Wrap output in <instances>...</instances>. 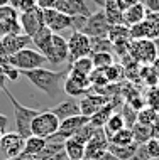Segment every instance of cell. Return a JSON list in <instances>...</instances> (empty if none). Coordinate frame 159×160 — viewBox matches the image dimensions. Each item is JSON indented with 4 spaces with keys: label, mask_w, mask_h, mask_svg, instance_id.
<instances>
[{
    "label": "cell",
    "mask_w": 159,
    "mask_h": 160,
    "mask_svg": "<svg viewBox=\"0 0 159 160\" xmlns=\"http://www.w3.org/2000/svg\"><path fill=\"white\" fill-rule=\"evenodd\" d=\"M5 83H7V78H5V74H3V69H2V66H0V89H3V88H5Z\"/></svg>",
    "instance_id": "47"
},
{
    "label": "cell",
    "mask_w": 159,
    "mask_h": 160,
    "mask_svg": "<svg viewBox=\"0 0 159 160\" xmlns=\"http://www.w3.org/2000/svg\"><path fill=\"white\" fill-rule=\"evenodd\" d=\"M66 42H68V64L80 58L92 56V41L83 32L73 31L71 36L66 39Z\"/></svg>",
    "instance_id": "6"
},
{
    "label": "cell",
    "mask_w": 159,
    "mask_h": 160,
    "mask_svg": "<svg viewBox=\"0 0 159 160\" xmlns=\"http://www.w3.org/2000/svg\"><path fill=\"white\" fill-rule=\"evenodd\" d=\"M24 138L15 132L3 133L0 140V160H14L22 153Z\"/></svg>",
    "instance_id": "9"
},
{
    "label": "cell",
    "mask_w": 159,
    "mask_h": 160,
    "mask_svg": "<svg viewBox=\"0 0 159 160\" xmlns=\"http://www.w3.org/2000/svg\"><path fill=\"white\" fill-rule=\"evenodd\" d=\"M107 39H109L112 44H115V42H119V41H127V39H130V36H129V27L124 25V24L110 25Z\"/></svg>",
    "instance_id": "29"
},
{
    "label": "cell",
    "mask_w": 159,
    "mask_h": 160,
    "mask_svg": "<svg viewBox=\"0 0 159 160\" xmlns=\"http://www.w3.org/2000/svg\"><path fill=\"white\" fill-rule=\"evenodd\" d=\"M92 41V54L93 52H112V42L107 37H93Z\"/></svg>",
    "instance_id": "35"
},
{
    "label": "cell",
    "mask_w": 159,
    "mask_h": 160,
    "mask_svg": "<svg viewBox=\"0 0 159 160\" xmlns=\"http://www.w3.org/2000/svg\"><path fill=\"white\" fill-rule=\"evenodd\" d=\"M97 132V128L93 127V125H90V122L85 125V127H81L78 132L75 133L71 138H75V140H78V142H81V143H87V142L90 140V138L93 137V133Z\"/></svg>",
    "instance_id": "36"
},
{
    "label": "cell",
    "mask_w": 159,
    "mask_h": 160,
    "mask_svg": "<svg viewBox=\"0 0 159 160\" xmlns=\"http://www.w3.org/2000/svg\"><path fill=\"white\" fill-rule=\"evenodd\" d=\"M70 68V66H68ZM92 89V83H90V78L85 74H78V72L68 71V76L64 79L63 84V91L66 96L70 98H81L85 94L90 93Z\"/></svg>",
    "instance_id": "7"
},
{
    "label": "cell",
    "mask_w": 159,
    "mask_h": 160,
    "mask_svg": "<svg viewBox=\"0 0 159 160\" xmlns=\"http://www.w3.org/2000/svg\"><path fill=\"white\" fill-rule=\"evenodd\" d=\"M51 111L58 116L59 122H63V120H66V118H71V116L81 115L78 98H70V96L66 99H63V101H59L54 108H51Z\"/></svg>",
    "instance_id": "17"
},
{
    "label": "cell",
    "mask_w": 159,
    "mask_h": 160,
    "mask_svg": "<svg viewBox=\"0 0 159 160\" xmlns=\"http://www.w3.org/2000/svg\"><path fill=\"white\" fill-rule=\"evenodd\" d=\"M8 5V0H0V7H5Z\"/></svg>",
    "instance_id": "52"
},
{
    "label": "cell",
    "mask_w": 159,
    "mask_h": 160,
    "mask_svg": "<svg viewBox=\"0 0 159 160\" xmlns=\"http://www.w3.org/2000/svg\"><path fill=\"white\" fill-rule=\"evenodd\" d=\"M139 2L146 7L147 12H156V14H159V0H139Z\"/></svg>",
    "instance_id": "40"
},
{
    "label": "cell",
    "mask_w": 159,
    "mask_h": 160,
    "mask_svg": "<svg viewBox=\"0 0 159 160\" xmlns=\"http://www.w3.org/2000/svg\"><path fill=\"white\" fill-rule=\"evenodd\" d=\"M154 42H156V47H157V58H159V39H156Z\"/></svg>",
    "instance_id": "53"
},
{
    "label": "cell",
    "mask_w": 159,
    "mask_h": 160,
    "mask_svg": "<svg viewBox=\"0 0 159 160\" xmlns=\"http://www.w3.org/2000/svg\"><path fill=\"white\" fill-rule=\"evenodd\" d=\"M20 2H22V0H8V5L14 7L15 10H17V8H19V5H20Z\"/></svg>",
    "instance_id": "50"
},
{
    "label": "cell",
    "mask_w": 159,
    "mask_h": 160,
    "mask_svg": "<svg viewBox=\"0 0 159 160\" xmlns=\"http://www.w3.org/2000/svg\"><path fill=\"white\" fill-rule=\"evenodd\" d=\"M157 115L159 113H156L152 108L146 106V108H142V110L137 111V123L146 125V127H152L154 122H156V118H157Z\"/></svg>",
    "instance_id": "31"
},
{
    "label": "cell",
    "mask_w": 159,
    "mask_h": 160,
    "mask_svg": "<svg viewBox=\"0 0 159 160\" xmlns=\"http://www.w3.org/2000/svg\"><path fill=\"white\" fill-rule=\"evenodd\" d=\"M32 44L36 46V49L46 58L48 61V56L51 54V47H53V32L48 27H42L36 36L32 37Z\"/></svg>",
    "instance_id": "18"
},
{
    "label": "cell",
    "mask_w": 159,
    "mask_h": 160,
    "mask_svg": "<svg viewBox=\"0 0 159 160\" xmlns=\"http://www.w3.org/2000/svg\"><path fill=\"white\" fill-rule=\"evenodd\" d=\"M54 8L70 17H88L95 12L87 0H58Z\"/></svg>",
    "instance_id": "14"
},
{
    "label": "cell",
    "mask_w": 159,
    "mask_h": 160,
    "mask_svg": "<svg viewBox=\"0 0 159 160\" xmlns=\"http://www.w3.org/2000/svg\"><path fill=\"white\" fill-rule=\"evenodd\" d=\"M68 71H70V68L63 69V71H53V69H46V68H37V69H32V71H24L20 74L24 78H27L46 96H49L51 99H56L58 96L64 94L63 84H64V79L68 76Z\"/></svg>",
    "instance_id": "1"
},
{
    "label": "cell",
    "mask_w": 159,
    "mask_h": 160,
    "mask_svg": "<svg viewBox=\"0 0 159 160\" xmlns=\"http://www.w3.org/2000/svg\"><path fill=\"white\" fill-rule=\"evenodd\" d=\"M109 29H110V24H109V20H107V17L103 14V8H97L92 15L87 17L81 32H83L85 36H88L90 39H93V37H107Z\"/></svg>",
    "instance_id": "8"
},
{
    "label": "cell",
    "mask_w": 159,
    "mask_h": 160,
    "mask_svg": "<svg viewBox=\"0 0 159 160\" xmlns=\"http://www.w3.org/2000/svg\"><path fill=\"white\" fill-rule=\"evenodd\" d=\"M146 106L152 108L156 113H159V86L156 88H146V93L142 94Z\"/></svg>",
    "instance_id": "32"
},
{
    "label": "cell",
    "mask_w": 159,
    "mask_h": 160,
    "mask_svg": "<svg viewBox=\"0 0 159 160\" xmlns=\"http://www.w3.org/2000/svg\"><path fill=\"white\" fill-rule=\"evenodd\" d=\"M90 58H92V62H93V68L95 69H105L115 62L112 52H93Z\"/></svg>",
    "instance_id": "30"
},
{
    "label": "cell",
    "mask_w": 159,
    "mask_h": 160,
    "mask_svg": "<svg viewBox=\"0 0 159 160\" xmlns=\"http://www.w3.org/2000/svg\"><path fill=\"white\" fill-rule=\"evenodd\" d=\"M7 127H8V118H7L5 115H2V113H0V130H2L3 133H5Z\"/></svg>",
    "instance_id": "44"
},
{
    "label": "cell",
    "mask_w": 159,
    "mask_h": 160,
    "mask_svg": "<svg viewBox=\"0 0 159 160\" xmlns=\"http://www.w3.org/2000/svg\"><path fill=\"white\" fill-rule=\"evenodd\" d=\"M103 72H105V78H107V81H109L110 84H112V83H117V81H120V79L124 78V69H122V66H120V64H117V62H114L112 66L105 68Z\"/></svg>",
    "instance_id": "34"
},
{
    "label": "cell",
    "mask_w": 159,
    "mask_h": 160,
    "mask_svg": "<svg viewBox=\"0 0 159 160\" xmlns=\"http://www.w3.org/2000/svg\"><path fill=\"white\" fill-rule=\"evenodd\" d=\"M36 7H37L36 0H22L17 10H19V14H22V12H31V10H34Z\"/></svg>",
    "instance_id": "39"
},
{
    "label": "cell",
    "mask_w": 159,
    "mask_h": 160,
    "mask_svg": "<svg viewBox=\"0 0 159 160\" xmlns=\"http://www.w3.org/2000/svg\"><path fill=\"white\" fill-rule=\"evenodd\" d=\"M64 153L68 160H81L85 158V143L75 140V138H68L64 142Z\"/></svg>",
    "instance_id": "22"
},
{
    "label": "cell",
    "mask_w": 159,
    "mask_h": 160,
    "mask_svg": "<svg viewBox=\"0 0 159 160\" xmlns=\"http://www.w3.org/2000/svg\"><path fill=\"white\" fill-rule=\"evenodd\" d=\"M146 152H147L149 160H159V140L156 138H151L147 143H144Z\"/></svg>",
    "instance_id": "37"
},
{
    "label": "cell",
    "mask_w": 159,
    "mask_h": 160,
    "mask_svg": "<svg viewBox=\"0 0 159 160\" xmlns=\"http://www.w3.org/2000/svg\"><path fill=\"white\" fill-rule=\"evenodd\" d=\"M5 59L8 64H12L20 72L32 71V69H37V68H44V64H48L46 58L37 49H34V47H24V49L17 51L15 54L8 56Z\"/></svg>",
    "instance_id": "3"
},
{
    "label": "cell",
    "mask_w": 159,
    "mask_h": 160,
    "mask_svg": "<svg viewBox=\"0 0 159 160\" xmlns=\"http://www.w3.org/2000/svg\"><path fill=\"white\" fill-rule=\"evenodd\" d=\"M109 142L112 145H119V147H125V145H132L134 143V135H132V130L130 128H122L120 132L117 133H114L110 138H109Z\"/></svg>",
    "instance_id": "28"
},
{
    "label": "cell",
    "mask_w": 159,
    "mask_h": 160,
    "mask_svg": "<svg viewBox=\"0 0 159 160\" xmlns=\"http://www.w3.org/2000/svg\"><path fill=\"white\" fill-rule=\"evenodd\" d=\"M2 137H3V132H2V130H0V140H2Z\"/></svg>",
    "instance_id": "54"
},
{
    "label": "cell",
    "mask_w": 159,
    "mask_h": 160,
    "mask_svg": "<svg viewBox=\"0 0 159 160\" xmlns=\"http://www.w3.org/2000/svg\"><path fill=\"white\" fill-rule=\"evenodd\" d=\"M68 62V42L66 37L61 34H53V47H51V54L48 56V64L59 66V64Z\"/></svg>",
    "instance_id": "16"
},
{
    "label": "cell",
    "mask_w": 159,
    "mask_h": 160,
    "mask_svg": "<svg viewBox=\"0 0 159 160\" xmlns=\"http://www.w3.org/2000/svg\"><path fill=\"white\" fill-rule=\"evenodd\" d=\"M32 39L25 34H7L0 37V58H8L24 47H31Z\"/></svg>",
    "instance_id": "10"
},
{
    "label": "cell",
    "mask_w": 159,
    "mask_h": 160,
    "mask_svg": "<svg viewBox=\"0 0 159 160\" xmlns=\"http://www.w3.org/2000/svg\"><path fill=\"white\" fill-rule=\"evenodd\" d=\"M129 160H149L147 152H146V147H144V145H139V148H137L135 155H134L132 158H129Z\"/></svg>",
    "instance_id": "42"
},
{
    "label": "cell",
    "mask_w": 159,
    "mask_h": 160,
    "mask_svg": "<svg viewBox=\"0 0 159 160\" xmlns=\"http://www.w3.org/2000/svg\"><path fill=\"white\" fill-rule=\"evenodd\" d=\"M14 160H15V158H14Z\"/></svg>",
    "instance_id": "56"
},
{
    "label": "cell",
    "mask_w": 159,
    "mask_h": 160,
    "mask_svg": "<svg viewBox=\"0 0 159 160\" xmlns=\"http://www.w3.org/2000/svg\"><path fill=\"white\" fill-rule=\"evenodd\" d=\"M59 128V120L51 110L41 111L37 116H34L31 122V133L34 137L39 138H46L53 137Z\"/></svg>",
    "instance_id": "5"
},
{
    "label": "cell",
    "mask_w": 159,
    "mask_h": 160,
    "mask_svg": "<svg viewBox=\"0 0 159 160\" xmlns=\"http://www.w3.org/2000/svg\"><path fill=\"white\" fill-rule=\"evenodd\" d=\"M41 160H68V157H66V153H64V150H63V152L56 153V155H53V157H48V158H41Z\"/></svg>",
    "instance_id": "45"
},
{
    "label": "cell",
    "mask_w": 159,
    "mask_h": 160,
    "mask_svg": "<svg viewBox=\"0 0 159 160\" xmlns=\"http://www.w3.org/2000/svg\"><path fill=\"white\" fill-rule=\"evenodd\" d=\"M93 62H92V58H80L76 61L70 62V71L73 72H78V74H85V76H90L93 71Z\"/></svg>",
    "instance_id": "26"
},
{
    "label": "cell",
    "mask_w": 159,
    "mask_h": 160,
    "mask_svg": "<svg viewBox=\"0 0 159 160\" xmlns=\"http://www.w3.org/2000/svg\"><path fill=\"white\" fill-rule=\"evenodd\" d=\"M146 20L151 24L152 39H154V41L159 39V14H156V12H147V14H146Z\"/></svg>",
    "instance_id": "38"
},
{
    "label": "cell",
    "mask_w": 159,
    "mask_h": 160,
    "mask_svg": "<svg viewBox=\"0 0 159 160\" xmlns=\"http://www.w3.org/2000/svg\"><path fill=\"white\" fill-rule=\"evenodd\" d=\"M109 138H107L103 128H97L93 137L85 143V158L87 160H97L109 150Z\"/></svg>",
    "instance_id": "12"
},
{
    "label": "cell",
    "mask_w": 159,
    "mask_h": 160,
    "mask_svg": "<svg viewBox=\"0 0 159 160\" xmlns=\"http://www.w3.org/2000/svg\"><path fill=\"white\" fill-rule=\"evenodd\" d=\"M129 56H130L139 66H151V64L157 59L156 42L151 41V39H137V41H130Z\"/></svg>",
    "instance_id": "4"
},
{
    "label": "cell",
    "mask_w": 159,
    "mask_h": 160,
    "mask_svg": "<svg viewBox=\"0 0 159 160\" xmlns=\"http://www.w3.org/2000/svg\"><path fill=\"white\" fill-rule=\"evenodd\" d=\"M97 160H119V158H117V157H115V155H114V153H110V152H109V150H107V152H105L103 155H102V157H98Z\"/></svg>",
    "instance_id": "46"
},
{
    "label": "cell",
    "mask_w": 159,
    "mask_h": 160,
    "mask_svg": "<svg viewBox=\"0 0 159 160\" xmlns=\"http://www.w3.org/2000/svg\"><path fill=\"white\" fill-rule=\"evenodd\" d=\"M146 14H147L146 7L140 2H135L134 5H130L127 10H124V25L130 27V25H135V24L142 22V20L146 19Z\"/></svg>",
    "instance_id": "19"
},
{
    "label": "cell",
    "mask_w": 159,
    "mask_h": 160,
    "mask_svg": "<svg viewBox=\"0 0 159 160\" xmlns=\"http://www.w3.org/2000/svg\"><path fill=\"white\" fill-rule=\"evenodd\" d=\"M2 91L7 94L8 101H10L12 108H14L15 133H19V135L25 140V138H29V137L32 135V133H31V122H32L34 116H37V115L41 113V110H36V108H29V106H25V105H20V103L17 101V98L7 89V86L2 89Z\"/></svg>",
    "instance_id": "2"
},
{
    "label": "cell",
    "mask_w": 159,
    "mask_h": 160,
    "mask_svg": "<svg viewBox=\"0 0 159 160\" xmlns=\"http://www.w3.org/2000/svg\"><path fill=\"white\" fill-rule=\"evenodd\" d=\"M102 8H103V14L110 25L124 24V12L119 8L115 0H103V7Z\"/></svg>",
    "instance_id": "20"
},
{
    "label": "cell",
    "mask_w": 159,
    "mask_h": 160,
    "mask_svg": "<svg viewBox=\"0 0 159 160\" xmlns=\"http://www.w3.org/2000/svg\"><path fill=\"white\" fill-rule=\"evenodd\" d=\"M81 160H87V158H81Z\"/></svg>",
    "instance_id": "55"
},
{
    "label": "cell",
    "mask_w": 159,
    "mask_h": 160,
    "mask_svg": "<svg viewBox=\"0 0 159 160\" xmlns=\"http://www.w3.org/2000/svg\"><path fill=\"white\" fill-rule=\"evenodd\" d=\"M137 148H139V145H137L135 142L132 145H125V147H119V145L109 143V152L114 153L119 160H129V158H132L135 155Z\"/></svg>",
    "instance_id": "23"
},
{
    "label": "cell",
    "mask_w": 159,
    "mask_h": 160,
    "mask_svg": "<svg viewBox=\"0 0 159 160\" xmlns=\"http://www.w3.org/2000/svg\"><path fill=\"white\" fill-rule=\"evenodd\" d=\"M46 138H39V137H34L31 135L29 138L24 140V148H22V155H31V157L36 158L37 155L41 153V150L44 148L46 145Z\"/></svg>",
    "instance_id": "21"
},
{
    "label": "cell",
    "mask_w": 159,
    "mask_h": 160,
    "mask_svg": "<svg viewBox=\"0 0 159 160\" xmlns=\"http://www.w3.org/2000/svg\"><path fill=\"white\" fill-rule=\"evenodd\" d=\"M119 113L122 115V118H124V122H125V127H127V128H132V127H134V125L137 123V111L132 110V108L129 106L125 101L122 103V106H120Z\"/></svg>",
    "instance_id": "33"
},
{
    "label": "cell",
    "mask_w": 159,
    "mask_h": 160,
    "mask_svg": "<svg viewBox=\"0 0 159 160\" xmlns=\"http://www.w3.org/2000/svg\"><path fill=\"white\" fill-rule=\"evenodd\" d=\"M19 24H20V29H22V34L29 36L31 39L36 36L42 27H46L44 17H42V10L39 7H36L31 12H22V14H19Z\"/></svg>",
    "instance_id": "11"
},
{
    "label": "cell",
    "mask_w": 159,
    "mask_h": 160,
    "mask_svg": "<svg viewBox=\"0 0 159 160\" xmlns=\"http://www.w3.org/2000/svg\"><path fill=\"white\" fill-rule=\"evenodd\" d=\"M15 160H36V158L31 157V155H22V153H20V155H19V157H17Z\"/></svg>",
    "instance_id": "51"
},
{
    "label": "cell",
    "mask_w": 159,
    "mask_h": 160,
    "mask_svg": "<svg viewBox=\"0 0 159 160\" xmlns=\"http://www.w3.org/2000/svg\"><path fill=\"white\" fill-rule=\"evenodd\" d=\"M130 130H132V135H134V142H135L137 145H144V143H147V142L152 138L151 127H146V125L135 123Z\"/></svg>",
    "instance_id": "25"
},
{
    "label": "cell",
    "mask_w": 159,
    "mask_h": 160,
    "mask_svg": "<svg viewBox=\"0 0 159 160\" xmlns=\"http://www.w3.org/2000/svg\"><path fill=\"white\" fill-rule=\"evenodd\" d=\"M112 98L109 96H103V94H97V93H88V94H85V96H81L78 99V103H80V111H81V115H85V116H92L93 113H97L98 110H100L102 106H105L107 103L110 101Z\"/></svg>",
    "instance_id": "15"
},
{
    "label": "cell",
    "mask_w": 159,
    "mask_h": 160,
    "mask_svg": "<svg viewBox=\"0 0 159 160\" xmlns=\"http://www.w3.org/2000/svg\"><path fill=\"white\" fill-rule=\"evenodd\" d=\"M56 2H58V0H36L37 7H39L41 10H48V8H54Z\"/></svg>",
    "instance_id": "41"
},
{
    "label": "cell",
    "mask_w": 159,
    "mask_h": 160,
    "mask_svg": "<svg viewBox=\"0 0 159 160\" xmlns=\"http://www.w3.org/2000/svg\"><path fill=\"white\" fill-rule=\"evenodd\" d=\"M42 17H44V25L53 34H61L63 31H66V29H71L73 19L70 15L56 10V8L42 10Z\"/></svg>",
    "instance_id": "13"
},
{
    "label": "cell",
    "mask_w": 159,
    "mask_h": 160,
    "mask_svg": "<svg viewBox=\"0 0 159 160\" xmlns=\"http://www.w3.org/2000/svg\"><path fill=\"white\" fill-rule=\"evenodd\" d=\"M139 81L146 86V88H156V86H159V78L156 76V72L152 71L151 66H140Z\"/></svg>",
    "instance_id": "27"
},
{
    "label": "cell",
    "mask_w": 159,
    "mask_h": 160,
    "mask_svg": "<svg viewBox=\"0 0 159 160\" xmlns=\"http://www.w3.org/2000/svg\"><path fill=\"white\" fill-rule=\"evenodd\" d=\"M122 128H125V122H124L122 115H120L119 111H115V113L112 115L109 120H107V123L103 125V132H105L107 138H110L114 133L120 132Z\"/></svg>",
    "instance_id": "24"
},
{
    "label": "cell",
    "mask_w": 159,
    "mask_h": 160,
    "mask_svg": "<svg viewBox=\"0 0 159 160\" xmlns=\"http://www.w3.org/2000/svg\"><path fill=\"white\" fill-rule=\"evenodd\" d=\"M151 68H152V71L156 72V76L159 78V58L156 59V61H154L152 64H151Z\"/></svg>",
    "instance_id": "48"
},
{
    "label": "cell",
    "mask_w": 159,
    "mask_h": 160,
    "mask_svg": "<svg viewBox=\"0 0 159 160\" xmlns=\"http://www.w3.org/2000/svg\"><path fill=\"white\" fill-rule=\"evenodd\" d=\"M7 27H5V24L2 22V20H0V37H3V36H7Z\"/></svg>",
    "instance_id": "49"
},
{
    "label": "cell",
    "mask_w": 159,
    "mask_h": 160,
    "mask_svg": "<svg viewBox=\"0 0 159 160\" xmlns=\"http://www.w3.org/2000/svg\"><path fill=\"white\" fill-rule=\"evenodd\" d=\"M115 2H117V5H119L120 10L124 12V10H127L130 5H134L135 2H139V0H115Z\"/></svg>",
    "instance_id": "43"
}]
</instances>
